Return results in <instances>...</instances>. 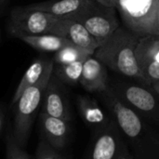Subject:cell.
<instances>
[{"instance_id":"obj_1","label":"cell","mask_w":159,"mask_h":159,"mask_svg":"<svg viewBox=\"0 0 159 159\" xmlns=\"http://www.w3.org/2000/svg\"><path fill=\"white\" fill-rule=\"evenodd\" d=\"M119 127L134 159H159V131L144 117L125 104L109 88L99 93Z\"/></svg>"},{"instance_id":"obj_2","label":"cell","mask_w":159,"mask_h":159,"mask_svg":"<svg viewBox=\"0 0 159 159\" xmlns=\"http://www.w3.org/2000/svg\"><path fill=\"white\" fill-rule=\"evenodd\" d=\"M140 38L141 35L124 25L119 26L109 39L96 49L93 56L112 71L144 84L136 59V48Z\"/></svg>"},{"instance_id":"obj_3","label":"cell","mask_w":159,"mask_h":159,"mask_svg":"<svg viewBox=\"0 0 159 159\" xmlns=\"http://www.w3.org/2000/svg\"><path fill=\"white\" fill-rule=\"evenodd\" d=\"M53 67H49L43 77L34 85L26 89L14 105V117L11 133L15 143L24 148L28 143L32 126L41 108L47 85L52 75Z\"/></svg>"},{"instance_id":"obj_4","label":"cell","mask_w":159,"mask_h":159,"mask_svg":"<svg viewBox=\"0 0 159 159\" xmlns=\"http://www.w3.org/2000/svg\"><path fill=\"white\" fill-rule=\"evenodd\" d=\"M116 8L130 31L141 36L158 34L159 0H118Z\"/></svg>"},{"instance_id":"obj_5","label":"cell","mask_w":159,"mask_h":159,"mask_svg":"<svg viewBox=\"0 0 159 159\" xmlns=\"http://www.w3.org/2000/svg\"><path fill=\"white\" fill-rule=\"evenodd\" d=\"M110 88L125 104L140 116L159 124V97L151 87L118 80L110 85Z\"/></svg>"},{"instance_id":"obj_6","label":"cell","mask_w":159,"mask_h":159,"mask_svg":"<svg viewBox=\"0 0 159 159\" xmlns=\"http://www.w3.org/2000/svg\"><path fill=\"white\" fill-rule=\"evenodd\" d=\"M60 18L27 6L13 7L8 16L7 29L15 37L18 34L35 35L53 34Z\"/></svg>"},{"instance_id":"obj_7","label":"cell","mask_w":159,"mask_h":159,"mask_svg":"<svg viewBox=\"0 0 159 159\" xmlns=\"http://www.w3.org/2000/svg\"><path fill=\"white\" fill-rule=\"evenodd\" d=\"M129 153L123 134L111 116L106 125L94 129L87 159H119Z\"/></svg>"},{"instance_id":"obj_8","label":"cell","mask_w":159,"mask_h":159,"mask_svg":"<svg viewBox=\"0 0 159 159\" xmlns=\"http://www.w3.org/2000/svg\"><path fill=\"white\" fill-rule=\"evenodd\" d=\"M116 7H105L97 1L73 20L81 22L102 46L120 26Z\"/></svg>"},{"instance_id":"obj_9","label":"cell","mask_w":159,"mask_h":159,"mask_svg":"<svg viewBox=\"0 0 159 159\" xmlns=\"http://www.w3.org/2000/svg\"><path fill=\"white\" fill-rule=\"evenodd\" d=\"M65 84L52 73L44 92L40 112L71 122L73 119Z\"/></svg>"},{"instance_id":"obj_10","label":"cell","mask_w":159,"mask_h":159,"mask_svg":"<svg viewBox=\"0 0 159 159\" xmlns=\"http://www.w3.org/2000/svg\"><path fill=\"white\" fill-rule=\"evenodd\" d=\"M69 121L48 116L45 113L38 114V129L41 140L51 147L61 151L70 139L71 126Z\"/></svg>"},{"instance_id":"obj_11","label":"cell","mask_w":159,"mask_h":159,"mask_svg":"<svg viewBox=\"0 0 159 159\" xmlns=\"http://www.w3.org/2000/svg\"><path fill=\"white\" fill-rule=\"evenodd\" d=\"M52 34L67 38L74 45L87 50L90 55H93L100 47L97 40L81 22L70 19L60 18Z\"/></svg>"},{"instance_id":"obj_12","label":"cell","mask_w":159,"mask_h":159,"mask_svg":"<svg viewBox=\"0 0 159 159\" xmlns=\"http://www.w3.org/2000/svg\"><path fill=\"white\" fill-rule=\"evenodd\" d=\"M79 83L89 92L102 93L105 91L110 86L107 67L93 55L88 57L83 64Z\"/></svg>"},{"instance_id":"obj_13","label":"cell","mask_w":159,"mask_h":159,"mask_svg":"<svg viewBox=\"0 0 159 159\" xmlns=\"http://www.w3.org/2000/svg\"><path fill=\"white\" fill-rule=\"evenodd\" d=\"M94 0H47L28 5L32 9L41 10L58 18L74 20L85 11Z\"/></svg>"},{"instance_id":"obj_14","label":"cell","mask_w":159,"mask_h":159,"mask_svg":"<svg viewBox=\"0 0 159 159\" xmlns=\"http://www.w3.org/2000/svg\"><path fill=\"white\" fill-rule=\"evenodd\" d=\"M77 109L83 121L93 129L106 125L111 117H108L98 102L89 96H78Z\"/></svg>"},{"instance_id":"obj_15","label":"cell","mask_w":159,"mask_h":159,"mask_svg":"<svg viewBox=\"0 0 159 159\" xmlns=\"http://www.w3.org/2000/svg\"><path fill=\"white\" fill-rule=\"evenodd\" d=\"M52 65H54V61L52 59L43 57V56L36 58L32 62V64L28 67V69L24 73L23 76L21 77V79L13 94L11 104L13 105L19 100L20 95L26 89L36 84L43 77V75H45L47 70L49 67H51Z\"/></svg>"},{"instance_id":"obj_16","label":"cell","mask_w":159,"mask_h":159,"mask_svg":"<svg viewBox=\"0 0 159 159\" xmlns=\"http://www.w3.org/2000/svg\"><path fill=\"white\" fill-rule=\"evenodd\" d=\"M25 44L30 46L35 50L41 52H57L62 48L73 44L67 38L52 34H43L35 35H27V34H18L15 36Z\"/></svg>"},{"instance_id":"obj_17","label":"cell","mask_w":159,"mask_h":159,"mask_svg":"<svg viewBox=\"0 0 159 159\" xmlns=\"http://www.w3.org/2000/svg\"><path fill=\"white\" fill-rule=\"evenodd\" d=\"M136 59L141 72L150 64L159 62V35L141 36L136 48Z\"/></svg>"},{"instance_id":"obj_18","label":"cell","mask_w":159,"mask_h":159,"mask_svg":"<svg viewBox=\"0 0 159 159\" xmlns=\"http://www.w3.org/2000/svg\"><path fill=\"white\" fill-rule=\"evenodd\" d=\"M86 61V60H85ZM85 61H77L68 64H54L53 75L65 85L75 86L80 82Z\"/></svg>"},{"instance_id":"obj_19","label":"cell","mask_w":159,"mask_h":159,"mask_svg":"<svg viewBox=\"0 0 159 159\" xmlns=\"http://www.w3.org/2000/svg\"><path fill=\"white\" fill-rule=\"evenodd\" d=\"M91 56L87 50L74 45L70 44L59 51L54 53L53 61L54 64H68L77 61H85L88 57Z\"/></svg>"},{"instance_id":"obj_20","label":"cell","mask_w":159,"mask_h":159,"mask_svg":"<svg viewBox=\"0 0 159 159\" xmlns=\"http://www.w3.org/2000/svg\"><path fill=\"white\" fill-rule=\"evenodd\" d=\"M6 159H32L31 157L20 147L14 141L11 131L7 135L6 140Z\"/></svg>"},{"instance_id":"obj_21","label":"cell","mask_w":159,"mask_h":159,"mask_svg":"<svg viewBox=\"0 0 159 159\" xmlns=\"http://www.w3.org/2000/svg\"><path fill=\"white\" fill-rule=\"evenodd\" d=\"M35 159H66L59 150L54 149L45 141L40 140L36 151Z\"/></svg>"},{"instance_id":"obj_22","label":"cell","mask_w":159,"mask_h":159,"mask_svg":"<svg viewBox=\"0 0 159 159\" xmlns=\"http://www.w3.org/2000/svg\"><path fill=\"white\" fill-rule=\"evenodd\" d=\"M6 124V113H5V108L3 105L0 104V137L3 132L4 127Z\"/></svg>"},{"instance_id":"obj_23","label":"cell","mask_w":159,"mask_h":159,"mask_svg":"<svg viewBox=\"0 0 159 159\" xmlns=\"http://www.w3.org/2000/svg\"><path fill=\"white\" fill-rule=\"evenodd\" d=\"M95 1L108 7H116L118 2V0H95Z\"/></svg>"},{"instance_id":"obj_24","label":"cell","mask_w":159,"mask_h":159,"mask_svg":"<svg viewBox=\"0 0 159 159\" xmlns=\"http://www.w3.org/2000/svg\"><path fill=\"white\" fill-rule=\"evenodd\" d=\"M8 2H9V0H0V16H2L4 14V12L6 11Z\"/></svg>"},{"instance_id":"obj_25","label":"cell","mask_w":159,"mask_h":159,"mask_svg":"<svg viewBox=\"0 0 159 159\" xmlns=\"http://www.w3.org/2000/svg\"><path fill=\"white\" fill-rule=\"evenodd\" d=\"M151 88L154 89V91L157 94V96L159 97V82L153 83V84L151 85Z\"/></svg>"},{"instance_id":"obj_26","label":"cell","mask_w":159,"mask_h":159,"mask_svg":"<svg viewBox=\"0 0 159 159\" xmlns=\"http://www.w3.org/2000/svg\"><path fill=\"white\" fill-rule=\"evenodd\" d=\"M119 159H134V157H132V155H131L130 153H129V154H127V155L123 156L121 158H119Z\"/></svg>"},{"instance_id":"obj_27","label":"cell","mask_w":159,"mask_h":159,"mask_svg":"<svg viewBox=\"0 0 159 159\" xmlns=\"http://www.w3.org/2000/svg\"><path fill=\"white\" fill-rule=\"evenodd\" d=\"M157 23H158V34H159V8H158V14H157Z\"/></svg>"}]
</instances>
